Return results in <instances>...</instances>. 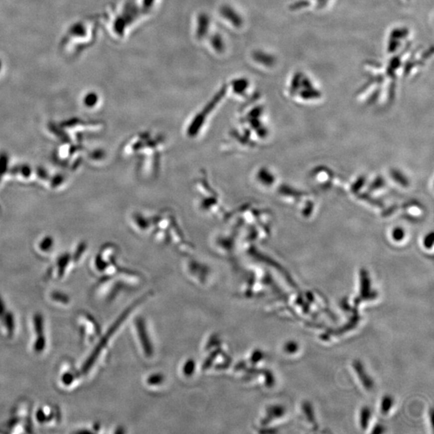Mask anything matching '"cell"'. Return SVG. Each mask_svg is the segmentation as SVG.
<instances>
[{
  "mask_svg": "<svg viewBox=\"0 0 434 434\" xmlns=\"http://www.w3.org/2000/svg\"><path fill=\"white\" fill-rule=\"evenodd\" d=\"M31 330L30 349L35 355H43L48 348V343L46 333L45 321L43 314L35 313L31 317Z\"/></svg>",
  "mask_w": 434,
  "mask_h": 434,
  "instance_id": "cell-1",
  "label": "cell"
},
{
  "mask_svg": "<svg viewBox=\"0 0 434 434\" xmlns=\"http://www.w3.org/2000/svg\"><path fill=\"white\" fill-rule=\"evenodd\" d=\"M50 298L53 303L58 304V305H65L69 303V296L62 292H58V291L52 292L50 295Z\"/></svg>",
  "mask_w": 434,
  "mask_h": 434,
  "instance_id": "cell-11",
  "label": "cell"
},
{
  "mask_svg": "<svg viewBox=\"0 0 434 434\" xmlns=\"http://www.w3.org/2000/svg\"><path fill=\"white\" fill-rule=\"evenodd\" d=\"M211 44L216 52L221 53L225 49V44L222 36L219 33H215L211 37Z\"/></svg>",
  "mask_w": 434,
  "mask_h": 434,
  "instance_id": "cell-9",
  "label": "cell"
},
{
  "mask_svg": "<svg viewBox=\"0 0 434 434\" xmlns=\"http://www.w3.org/2000/svg\"><path fill=\"white\" fill-rule=\"evenodd\" d=\"M210 27V17L208 14L200 13L197 19V28H196V37L199 40H202L207 36Z\"/></svg>",
  "mask_w": 434,
  "mask_h": 434,
  "instance_id": "cell-8",
  "label": "cell"
},
{
  "mask_svg": "<svg viewBox=\"0 0 434 434\" xmlns=\"http://www.w3.org/2000/svg\"><path fill=\"white\" fill-rule=\"evenodd\" d=\"M81 370L76 369L70 362L66 361L60 364L58 372L59 384L62 389L70 390L75 389L81 382Z\"/></svg>",
  "mask_w": 434,
  "mask_h": 434,
  "instance_id": "cell-3",
  "label": "cell"
},
{
  "mask_svg": "<svg viewBox=\"0 0 434 434\" xmlns=\"http://www.w3.org/2000/svg\"><path fill=\"white\" fill-rule=\"evenodd\" d=\"M155 0H143V6L145 10H150L154 5Z\"/></svg>",
  "mask_w": 434,
  "mask_h": 434,
  "instance_id": "cell-14",
  "label": "cell"
},
{
  "mask_svg": "<svg viewBox=\"0 0 434 434\" xmlns=\"http://www.w3.org/2000/svg\"><path fill=\"white\" fill-rule=\"evenodd\" d=\"M96 101H97V95L95 94H90L89 95L86 96V98H85V102H86V104L88 105H93V103H95Z\"/></svg>",
  "mask_w": 434,
  "mask_h": 434,
  "instance_id": "cell-13",
  "label": "cell"
},
{
  "mask_svg": "<svg viewBox=\"0 0 434 434\" xmlns=\"http://www.w3.org/2000/svg\"><path fill=\"white\" fill-rule=\"evenodd\" d=\"M220 14L225 19L229 21L234 27H240L243 24L242 17L232 6H228V5L223 6L220 8Z\"/></svg>",
  "mask_w": 434,
  "mask_h": 434,
  "instance_id": "cell-6",
  "label": "cell"
},
{
  "mask_svg": "<svg viewBox=\"0 0 434 434\" xmlns=\"http://www.w3.org/2000/svg\"><path fill=\"white\" fill-rule=\"evenodd\" d=\"M254 58L257 62L261 63L262 65H270L273 63L272 57L262 52H254Z\"/></svg>",
  "mask_w": 434,
  "mask_h": 434,
  "instance_id": "cell-12",
  "label": "cell"
},
{
  "mask_svg": "<svg viewBox=\"0 0 434 434\" xmlns=\"http://www.w3.org/2000/svg\"><path fill=\"white\" fill-rule=\"evenodd\" d=\"M60 411L56 405L44 404L35 413V422L43 427H52L59 424L61 419Z\"/></svg>",
  "mask_w": 434,
  "mask_h": 434,
  "instance_id": "cell-4",
  "label": "cell"
},
{
  "mask_svg": "<svg viewBox=\"0 0 434 434\" xmlns=\"http://www.w3.org/2000/svg\"><path fill=\"white\" fill-rule=\"evenodd\" d=\"M30 404L23 401L17 405L14 409L12 418L8 422V428L11 433L31 432V422L29 418Z\"/></svg>",
  "mask_w": 434,
  "mask_h": 434,
  "instance_id": "cell-2",
  "label": "cell"
},
{
  "mask_svg": "<svg viewBox=\"0 0 434 434\" xmlns=\"http://www.w3.org/2000/svg\"><path fill=\"white\" fill-rule=\"evenodd\" d=\"M2 70H3V64H2V60H0V76L2 75L1 73H2Z\"/></svg>",
  "mask_w": 434,
  "mask_h": 434,
  "instance_id": "cell-15",
  "label": "cell"
},
{
  "mask_svg": "<svg viewBox=\"0 0 434 434\" xmlns=\"http://www.w3.org/2000/svg\"><path fill=\"white\" fill-rule=\"evenodd\" d=\"M17 330L16 318L6 305V301L0 295V333L6 338L15 336Z\"/></svg>",
  "mask_w": 434,
  "mask_h": 434,
  "instance_id": "cell-5",
  "label": "cell"
},
{
  "mask_svg": "<svg viewBox=\"0 0 434 434\" xmlns=\"http://www.w3.org/2000/svg\"><path fill=\"white\" fill-rule=\"evenodd\" d=\"M233 91L237 94H243L245 90L249 87V81L245 78H238L233 80L232 82Z\"/></svg>",
  "mask_w": 434,
  "mask_h": 434,
  "instance_id": "cell-10",
  "label": "cell"
},
{
  "mask_svg": "<svg viewBox=\"0 0 434 434\" xmlns=\"http://www.w3.org/2000/svg\"><path fill=\"white\" fill-rule=\"evenodd\" d=\"M139 15H140V9L133 1H129L126 3L123 7V12L121 14V16L125 19L128 25L133 23Z\"/></svg>",
  "mask_w": 434,
  "mask_h": 434,
  "instance_id": "cell-7",
  "label": "cell"
}]
</instances>
